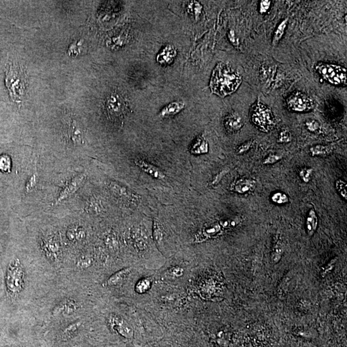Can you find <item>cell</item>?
I'll return each mask as SVG.
<instances>
[{"label":"cell","mask_w":347,"mask_h":347,"mask_svg":"<svg viewBox=\"0 0 347 347\" xmlns=\"http://www.w3.org/2000/svg\"><path fill=\"white\" fill-rule=\"evenodd\" d=\"M241 82L242 77L238 73L220 62L212 72L210 88L212 93L223 98L236 91Z\"/></svg>","instance_id":"obj_1"},{"label":"cell","mask_w":347,"mask_h":347,"mask_svg":"<svg viewBox=\"0 0 347 347\" xmlns=\"http://www.w3.org/2000/svg\"><path fill=\"white\" fill-rule=\"evenodd\" d=\"M26 71L19 65L11 63L6 71L5 84L13 102L20 104L23 102L28 86Z\"/></svg>","instance_id":"obj_2"},{"label":"cell","mask_w":347,"mask_h":347,"mask_svg":"<svg viewBox=\"0 0 347 347\" xmlns=\"http://www.w3.org/2000/svg\"><path fill=\"white\" fill-rule=\"evenodd\" d=\"M250 118L253 124L262 131L268 133L274 128L275 120L272 109L260 100L251 107Z\"/></svg>","instance_id":"obj_3"},{"label":"cell","mask_w":347,"mask_h":347,"mask_svg":"<svg viewBox=\"0 0 347 347\" xmlns=\"http://www.w3.org/2000/svg\"><path fill=\"white\" fill-rule=\"evenodd\" d=\"M5 282L8 293L13 296L19 294L23 290L24 271L18 259H15L8 264Z\"/></svg>","instance_id":"obj_4"},{"label":"cell","mask_w":347,"mask_h":347,"mask_svg":"<svg viewBox=\"0 0 347 347\" xmlns=\"http://www.w3.org/2000/svg\"><path fill=\"white\" fill-rule=\"evenodd\" d=\"M316 69L329 83L336 86L347 84V71L342 66L320 62L316 66Z\"/></svg>","instance_id":"obj_5"},{"label":"cell","mask_w":347,"mask_h":347,"mask_svg":"<svg viewBox=\"0 0 347 347\" xmlns=\"http://www.w3.org/2000/svg\"><path fill=\"white\" fill-rule=\"evenodd\" d=\"M288 109L296 112H307L315 106L313 100L306 94L301 92L293 93L286 100Z\"/></svg>","instance_id":"obj_6"},{"label":"cell","mask_w":347,"mask_h":347,"mask_svg":"<svg viewBox=\"0 0 347 347\" xmlns=\"http://www.w3.org/2000/svg\"><path fill=\"white\" fill-rule=\"evenodd\" d=\"M107 114L111 118H120L124 115L127 104L120 94L113 93L107 97L106 102Z\"/></svg>","instance_id":"obj_7"},{"label":"cell","mask_w":347,"mask_h":347,"mask_svg":"<svg viewBox=\"0 0 347 347\" xmlns=\"http://www.w3.org/2000/svg\"><path fill=\"white\" fill-rule=\"evenodd\" d=\"M223 230L224 228L219 222L205 227L196 234L195 243H202L209 239L216 238L223 234Z\"/></svg>","instance_id":"obj_8"},{"label":"cell","mask_w":347,"mask_h":347,"mask_svg":"<svg viewBox=\"0 0 347 347\" xmlns=\"http://www.w3.org/2000/svg\"><path fill=\"white\" fill-rule=\"evenodd\" d=\"M256 186L257 182L253 179L240 178L233 181L230 190L239 194H249L254 191Z\"/></svg>","instance_id":"obj_9"},{"label":"cell","mask_w":347,"mask_h":347,"mask_svg":"<svg viewBox=\"0 0 347 347\" xmlns=\"http://www.w3.org/2000/svg\"><path fill=\"white\" fill-rule=\"evenodd\" d=\"M85 179H86V175L84 174H79V175L75 176L74 178H73L70 183L60 192L55 203H60L61 201L65 200V199L68 198L71 195L74 194L81 187Z\"/></svg>","instance_id":"obj_10"},{"label":"cell","mask_w":347,"mask_h":347,"mask_svg":"<svg viewBox=\"0 0 347 347\" xmlns=\"http://www.w3.org/2000/svg\"><path fill=\"white\" fill-rule=\"evenodd\" d=\"M109 187V189L116 197L124 199L130 203H133L134 205H137L138 203L139 198L137 195L134 194L126 188L122 187L117 183L112 182L110 183Z\"/></svg>","instance_id":"obj_11"},{"label":"cell","mask_w":347,"mask_h":347,"mask_svg":"<svg viewBox=\"0 0 347 347\" xmlns=\"http://www.w3.org/2000/svg\"><path fill=\"white\" fill-rule=\"evenodd\" d=\"M112 328L119 335L124 338H131L133 336V330L126 322L121 318L114 316L110 319Z\"/></svg>","instance_id":"obj_12"},{"label":"cell","mask_w":347,"mask_h":347,"mask_svg":"<svg viewBox=\"0 0 347 347\" xmlns=\"http://www.w3.org/2000/svg\"><path fill=\"white\" fill-rule=\"evenodd\" d=\"M134 163L145 173L148 174L149 175L154 178L163 180V179L166 178V173L164 171L155 165L151 164V163L141 160L134 161Z\"/></svg>","instance_id":"obj_13"},{"label":"cell","mask_w":347,"mask_h":347,"mask_svg":"<svg viewBox=\"0 0 347 347\" xmlns=\"http://www.w3.org/2000/svg\"><path fill=\"white\" fill-rule=\"evenodd\" d=\"M225 128L230 133H235L242 129L244 122L243 118L238 113H232L228 114L224 120Z\"/></svg>","instance_id":"obj_14"},{"label":"cell","mask_w":347,"mask_h":347,"mask_svg":"<svg viewBox=\"0 0 347 347\" xmlns=\"http://www.w3.org/2000/svg\"><path fill=\"white\" fill-rule=\"evenodd\" d=\"M69 138L73 144L80 145L84 142V133L81 125L76 120H73L69 128Z\"/></svg>","instance_id":"obj_15"},{"label":"cell","mask_w":347,"mask_h":347,"mask_svg":"<svg viewBox=\"0 0 347 347\" xmlns=\"http://www.w3.org/2000/svg\"><path fill=\"white\" fill-rule=\"evenodd\" d=\"M176 55V50L174 46L168 44L157 56V61L162 65L171 64Z\"/></svg>","instance_id":"obj_16"},{"label":"cell","mask_w":347,"mask_h":347,"mask_svg":"<svg viewBox=\"0 0 347 347\" xmlns=\"http://www.w3.org/2000/svg\"><path fill=\"white\" fill-rule=\"evenodd\" d=\"M208 151H209L208 143L203 134H201L198 136L194 144L192 145L190 153L195 155H199V154H207Z\"/></svg>","instance_id":"obj_17"},{"label":"cell","mask_w":347,"mask_h":347,"mask_svg":"<svg viewBox=\"0 0 347 347\" xmlns=\"http://www.w3.org/2000/svg\"><path fill=\"white\" fill-rule=\"evenodd\" d=\"M284 254V248L283 241L281 236L279 234H277L274 237L273 241V246L272 254V263L277 264L279 263L283 257Z\"/></svg>","instance_id":"obj_18"},{"label":"cell","mask_w":347,"mask_h":347,"mask_svg":"<svg viewBox=\"0 0 347 347\" xmlns=\"http://www.w3.org/2000/svg\"><path fill=\"white\" fill-rule=\"evenodd\" d=\"M184 107L185 104L183 102H172L162 109V110L160 112V116L162 118H167L175 115L177 113H180Z\"/></svg>","instance_id":"obj_19"},{"label":"cell","mask_w":347,"mask_h":347,"mask_svg":"<svg viewBox=\"0 0 347 347\" xmlns=\"http://www.w3.org/2000/svg\"><path fill=\"white\" fill-rule=\"evenodd\" d=\"M44 251L51 259H55L59 252V244L53 237L43 242Z\"/></svg>","instance_id":"obj_20"},{"label":"cell","mask_w":347,"mask_h":347,"mask_svg":"<svg viewBox=\"0 0 347 347\" xmlns=\"http://www.w3.org/2000/svg\"><path fill=\"white\" fill-rule=\"evenodd\" d=\"M318 224H319V219H318L317 213L312 208L309 212L306 219V230L309 236H312L315 234L317 230Z\"/></svg>","instance_id":"obj_21"},{"label":"cell","mask_w":347,"mask_h":347,"mask_svg":"<svg viewBox=\"0 0 347 347\" xmlns=\"http://www.w3.org/2000/svg\"><path fill=\"white\" fill-rule=\"evenodd\" d=\"M131 272V268H125L124 270L116 272L115 274L107 280L106 285L107 286H117L121 285L125 279V277Z\"/></svg>","instance_id":"obj_22"},{"label":"cell","mask_w":347,"mask_h":347,"mask_svg":"<svg viewBox=\"0 0 347 347\" xmlns=\"http://www.w3.org/2000/svg\"><path fill=\"white\" fill-rule=\"evenodd\" d=\"M334 147L331 145H316L311 147L310 153L312 156L325 157L333 153Z\"/></svg>","instance_id":"obj_23"},{"label":"cell","mask_w":347,"mask_h":347,"mask_svg":"<svg viewBox=\"0 0 347 347\" xmlns=\"http://www.w3.org/2000/svg\"><path fill=\"white\" fill-rule=\"evenodd\" d=\"M86 231L81 227H71L67 232V237L69 241H81L86 238Z\"/></svg>","instance_id":"obj_24"},{"label":"cell","mask_w":347,"mask_h":347,"mask_svg":"<svg viewBox=\"0 0 347 347\" xmlns=\"http://www.w3.org/2000/svg\"><path fill=\"white\" fill-rule=\"evenodd\" d=\"M77 306L75 302L71 300L62 302L57 309V312L63 315H69L74 313L77 310Z\"/></svg>","instance_id":"obj_25"},{"label":"cell","mask_w":347,"mask_h":347,"mask_svg":"<svg viewBox=\"0 0 347 347\" xmlns=\"http://www.w3.org/2000/svg\"><path fill=\"white\" fill-rule=\"evenodd\" d=\"M289 19L286 18L281 22V23L278 26L276 31L275 32V34L273 35L272 40V46H276L279 44L282 37H283L286 27H287Z\"/></svg>","instance_id":"obj_26"},{"label":"cell","mask_w":347,"mask_h":347,"mask_svg":"<svg viewBox=\"0 0 347 347\" xmlns=\"http://www.w3.org/2000/svg\"><path fill=\"white\" fill-rule=\"evenodd\" d=\"M153 229L154 241L157 244V245H160L163 241V236H164V230H163L162 224L156 219L154 221Z\"/></svg>","instance_id":"obj_27"},{"label":"cell","mask_w":347,"mask_h":347,"mask_svg":"<svg viewBox=\"0 0 347 347\" xmlns=\"http://www.w3.org/2000/svg\"><path fill=\"white\" fill-rule=\"evenodd\" d=\"M271 200L276 205H286L290 203V198L287 194L282 192H276L271 196Z\"/></svg>","instance_id":"obj_28"},{"label":"cell","mask_w":347,"mask_h":347,"mask_svg":"<svg viewBox=\"0 0 347 347\" xmlns=\"http://www.w3.org/2000/svg\"><path fill=\"white\" fill-rule=\"evenodd\" d=\"M12 167V161L7 154L0 156V171L4 173H10Z\"/></svg>","instance_id":"obj_29"},{"label":"cell","mask_w":347,"mask_h":347,"mask_svg":"<svg viewBox=\"0 0 347 347\" xmlns=\"http://www.w3.org/2000/svg\"><path fill=\"white\" fill-rule=\"evenodd\" d=\"M243 220H242V218H240V217H235V218L228 219L227 220L221 221L219 223H220L224 229H230V228L236 227Z\"/></svg>","instance_id":"obj_30"},{"label":"cell","mask_w":347,"mask_h":347,"mask_svg":"<svg viewBox=\"0 0 347 347\" xmlns=\"http://www.w3.org/2000/svg\"><path fill=\"white\" fill-rule=\"evenodd\" d=\"M313 170L312 167H303L299 171V176L303 182L308 183L310 182L311 178L313 174Z\"/></svg>","instance_id":"obj_31"},{"label":"cell","mask_w":347,"mask_h":347,"mask_svg":"<svg viewBox=\"0 0 347 347\" xmlns=\"http://www.w3.org/2000/svg\"><path fill=\"white\" fill-rule=\"evenodd\" d=\"M292 134L290 131L287 129H284L279 134V138L277 139V143L279 144H288L292 141Z\"/></svg>","instance_id":"obj_32"},{"label":"cell","mask_w":347,"mask_h":347,"mask_svg":"<svg viewBox=\"0 0 347 347\" xmlns=\"http://www.w3.org/2000/svg\"><path fill=\"white\" fill-rule=\"evenodd\" d=\"M255 144V140H251L248 141L243 144H242L238 147L236 150V154L237 155H242V154H245L247 152L249 151L254 146Z\"/></svg>","instance_id":"obj_33"},{"label":"cell","mask_w":347,"mask_h":347,"mask_svg":"<svg viewBox=\"0 0 347 347\" xmlns=\"http://www.w3.org/2000/svg\"><path fill=\"white\" fill-rule=\"evenodd\" d=\"M307 129L311 133H318L321 129V124L316 120H308L306 122Z\"/></svg>","instance_id":"obj_34"},{"label":"cell","mask_w":347,"mask_h":347,"mask_svg":"<svg viewBox=\"0 0 347 347\" xmlns=\"http://www.w3.org/2000/svg\"><path fill=\"white\" fill-rule=\"evenodd\" d=\"M336 188H337L338 193L341 195L343 198L347 200V183L342 180H338L336 182Z\"/></svg>","instance_id":"obj_35"},{"label":"cell","mask_w":347,"mask_h":347,"mask_svg":"<svg viewBox=\"0 0 347 347\" xmlns=\"http://www.w3.org/2000/svg\"><path fill=\"white\" fill-rule=\"evenodd\" d=\"M283 156L279 155V154H271L268 156L263 162V164L264 165H270L275 164L280 161L283 160Z\"/></svg>","instance_id":"obj_36"},{"label":"cell","mask_w":347,"mask_h":347,"mask_svg":"<svg viewBox=\"0 0 347 347\" xmlns=\"http://www.w3.org/2000/svg\"><path fill=\"white\" fill-rule=\"evenodd\" d=\"M337 261L338 257H336V258L331 260V261L329 262V263L327 264L325 267L322 268L321 271V275L322 277L324 278L327 275L329 274V273L332 272L333 269L335 267Z\"/></svg>","instance_id":"obj_37"},{"label":"cell","mask_w":347,"mask_h":347,"mask_svg":"<svg viewBox=\"0 0 347 347\" xmlns=\"http://www.w3.org/2000/svg\"><path fill=\"white\" fill-rule=\"evenodd\" d=\"M37 184V177L35 174H33L32 176L30 177L29 180L26 183V191L27 193L32 192Z\"/></svg>","instance_id":"obj_38"},{"label":"cell","mask_w":347,"mask_h":347,"mask_svg":"<svg viewBox=\"0 0 347 347\" xmlns=\"http://www.w3.org/2000/svg\"><path fill=\"white\" fill-rule=\"evenodd\" d=\"M150 282L149 280L144 279L143 281L140 282L136 286V289H137V292L139 293H144L146 292V291L149 290L150 287Z\"/></svg>","instance_id":"obj_39"},{"label":"cell","mask_w":347,"mask_h":347,"mask_svg":"<svg viewBox=\"0 0 347 347\" xmlns=\"http://www.w3.org/2000/svg\"><path fill=\"white\" fill-rule=\"evenodd\" d=\"M194 3V8H192L190 5H189V8H188V10H189V12L190 11V12H194V14H195V16H196L197 17H198V15L201 14V10H202V6H201L200 3H199L198 2H196L194 1L193 2Z\"/></svg>","instance_id":"obj_40"},{"label":"cell","mask_w":347,"mask_h":347,"mask_svg":"<svg viewBox=\"0 0 347 347\" xmlns=\"http://www.w3.org/2000/svg\"><path fill=\"white\" fill-rule=\"evenodd\" d=\"M271 5V1L268 0H263L260 4V12L261 14H264L268 10Z\"/></svg>","instance_id":"obj_41"},{"label":"cell","mask_w":347,"mask_h":347,"mask_svg":"<svg viewBox=\"0 0 347 347\" xmlns=\"http://www.w3.org/2000/svg\"><path fill=\"white\" fill-rule=\"evenodd\" d=\"M77 325H72V326H70L68 327V328H66V331H65L64 332V335L65 334V335L69 337V336H70L71 335H72L73 333H74L75 331L77 330Z\"/></svg>","instance_id":"obj_42"}]
</instances>
